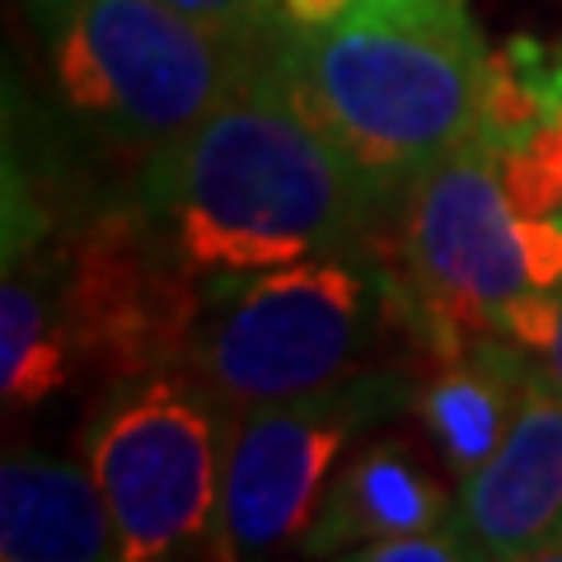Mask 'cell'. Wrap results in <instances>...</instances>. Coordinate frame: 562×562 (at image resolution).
<instances>
[{
	"label": "cell",
	"instance_id": "4fadbf2b",
	"mask_svg": "<svg viewBox=\"0 0 562 562\" xmlns=\"http://www.w3.org/2000/svg\"><path fill=\"white\" fill-rule=\"evenodd\" d=\"M535 380H539L535 351H525L520 342L502 338V333L479 338L469 351L446 361V371L422 384L417 394L422 427H427L441 464L460 473V479L483 469L506 441V431L516 427L520 403Z\"/></svg>",
	"mask_w": 562,
	"mask_h": 562
},
{
	"label": "cell",
	"instance_id": "6da1fadb",
	"mask_svg": "<svg viewBox=\"0 0 562 562\" xmlns=\"http://www.w3.org/2000/svg\"><path fill=\"white\" fill-rule=\"evenodd\" d=\"M132 202L202 281L371 249L398 216L310 109L277 33L198 127L146 155Z\"/></svg>",
	"mask_w": 562,
	"mask_h": 562
},
{
	"label": "cell",
	"instance_id": "8fae6325",
	"mask_svg": "<svg viewBox=\"0 0 562 562\" xmlns=\"http://www.w3.org/2000/svg\"><path fill=\"white\" fill-rule=\"evenodd\" d=\"M454 497L431 479L422 454L403 441H371L351 450L333 473V483L319 502V516L310 520L295 549L301 553H351L357 543H371L384 535H408L450 525Z\"/></svg>",
	"mask_w": 562,
	"mask_h": 562
},
{
	"label": "cell",
	"instance_id": "ba28073f",
	"mask_svg": "<svg viewBox=\"0 0 562 562\" xmlns=\"http://www.w3.org/2000/svg\"><path fill=\"white\" fill-rule=\"evenodd\" d=\"M70 328L80 366L103 384L188 366L206 281L165 244L136 202L99 211L66 239Z\"/></svg>",
	"mask_w": 562,
	"mask_h": 562
},
{
	"label": "cell",
	"instance_id": "277c9868",
	"mask_svg": "<svg viewBox=\"0 0 562 562\" xmlns=\"http://www.w3.org/2000/svg\"><path fill=\"white\" fill-rule=\"evenodd\" d=\"M29 20L66 109L146 155L198 127L277 33H225L169 0H29Z\"/></svg>",
	"mask_w": 562,
	"mask_h": 562
},
{
	"label": "cell",
	"instance_id": "5b68a950",
	"mask_svg": "<svg viewBox=\"0 0 562 562\" xmlns=\"http://www.w3.org/2000/svg\"><path fill=\"white\" fill-rule=\"evenodd\" d=\"M231 422L235 408L188 366L103 390L80 450L109 502L122 562L211 553Z\"/></svg>",
	"mask_w": 562,
	"mask_h": 562
},
{
	"label": "cell",
	"instance_id": "7c38bea8",
	"mask_svg": "<svg viewBox=\"0 0 562 562\" xmlns=\"http://www.w3.org/2000/svg\"><path fill=\"white\" fill-rule=\"evenodd\" d=\"M70 254L66 239H43L5 258L0 286V394L5 408H38L66 390L80 366L76 328L66 301Z\"/></svg>",
	"mask_w": 562,
	"mask_h": 562
},
{
	"label": "cell",
	"instance_id": "3957f363",
	"mask_svg": "<svg viewBox=\"0 0 562 562\" xmlns=\"http://www.w3.org/2000/svg\"><path fill=\"white\" fill-rule=\"evenodd\" d=\"M390 324L408 328L394 262L380 258V244L211 277L188 371L239 413L366 371Z\"/></svg>",
	"mask_w": 562,
	"mask_h": 562
},
{
	"label": "cell",
	"instance_id": "9a60e30c",
	"mask_svg": "<svg viewBox=\"0 0 562 562\" xmlns=\"http://www.w3.org/2000/svg\"><path fill=\"white\" fill-rule=\"evenodd\" d=\"M169 5L211 24V29L244 33V38H262V33L277 29V14L268 0H169Z\"/></svg>",
	"mask_w": 562,
	"mask_h": 562
},
{
	"label": "cell",
	"instance_id": "30bf717a",
	"mask_svg": "<svg viewBox=\"0 0 562 562\" xmlns=\"http://www.w3.org/2000/svg\"><path fill=\"white\" fill-rule=\"evenodd\" d=\"M0 558L5 562H109L117 530L90 464L61 454H5L0 464Z\"/></svg>",
	"mask_w": 562,
	"mask_h": 562
},
{
	"label": "cell",
	"instance_id": "2e32d148",
	"mask_svg": "<svg viewBox=\"0 0 562 562\" xmlns=\"http://www.w3.org/2000/svg\"><path fill=\"white\" fill-rule=\"evenodd\" d=\"M539 375L549 380V390L553 394H562V291H558V324H553V338L543 342V351H539Z\"/></svg>",
	"mask_w": 562,
	"mask_h": 562
},
{
	"label": "cell",
	"instance_id": "52a82bcc",
	"mask_svg": "<svg viewBox=\"0 0 562 562\" xmlns=\"http://www.w3.org/2000/svg\"><path fill=\"white\" fill-rule=\"evenodd\" d=\"M422 384L394 366H366L324 390L254 403L231 422L211 558H268L301 543L333 473L366 431L413 408Z\"/></svg>",
	"mask_w": 562,
	"mask_h": 562
},
{
	"label": "cell",
	"instance_id": "5bb4252c",
	"mask_svg": "<svg viewBox=\"0 0 562 562\" xmlns=\"http://www.w3.org/2000/svg\"><path fill=\"white\" fill-rule=\"evenodd\" d=\"M347 558H361V562H464V558H479L473 543L450 525H431V530H408V535H384L371 543H357Z\"/></svg>",
	"mask_w": 562,
	"mask_h": 562
},
{
	"label": "cell",
	"instance_id": "9c48e42d",
	"mask_svg": "<svg viewBox=\"0 0 562 562\" xmlns=\"http://www.w3.org/2000/svg\"><path fill=\"white\" fill-rule=\"evenodd\" d=\"M454 530L479 558H558L562 543V394L535 380L497 454L460 479Z\"/></svg>",
	"mask_w": 562,
	"mask_h": 562
},
{
	"label": "cell",
	"instance_id": "8992f818",
	"mask_svg": "<svg viewBox=\"0 0 562 562\" xmlns=\"http://www.w3.org/2000/svg\"><path fill=\"white\" fill-rule=\"evenodd\" d=\"M525 211L479 136L450 150L403 192L394 216V277L403 324L436 361H454L506 324L530 281Z\"/></svg>",
	"mask_w": 562,
	"mask_h": 562
},
{
	"label": "cell",
	"instance_id": "7a4b0ae2",
	"mask_svg": "<svg viewBox=\"0 0 562 562\" xmlns=\"http://www.w3.org/2000/svg\"><path fill=\"white\" fill-rule=\"evenodd\" d=\"M277 52L390 202L479 132L492 52L469 0H357L310 33L277 24Z\"/></svg>",
	"mask_w": 562,
	"mask_h": 562
},
{
	"label": "cell",
	"instance_id": "e0dca14e",
	"mask_svg": "<svg viewBox=\"0 0 562 562\" xmlns=\"http://www.w3.org/2000/svg\"><path fill=\"white\" fill-rule=\"evenodd\" d=\"M558 558H562V543H558Z\"/></svg>",
	"mask_w": 562,
	"mask_h": 562
}]
</instances>
